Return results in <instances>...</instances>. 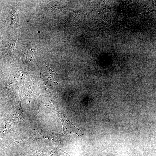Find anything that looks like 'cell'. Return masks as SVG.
I'll use <instances>...</instances> for the list:
<instances>
[{
	"label": "cell",
	"mask_w": 156,
	"mask_h": 156,
	"mask_svg": "<svg viewBox=\"0 0 156 156\" xmlns=\"http://www.w3.org/2000/svg\"><path fill=\"white\" fill-rule=\"evenodd\" d=\"M42 73L43 78L47 86L49 87V88L58 83L55 81L54 78V75H58V73L52 70L49 65Z\"/></svg>",
	"instance_id": "6da1fadb"
},
{
	"label": "cell",
	"mask_w": 156,
	"mask_h": 156,
	"mask_svg": "<svg viewBox=\"0 0 156 156\" xmlns=\"http://www.w3.org/2000/svg\"><path fill=\"white\" fill-rule=\"evenodd\" d=\"M108 12H106L105 10H103L100 14L101 17L103 19L107 26L111 25L110 19L109 17V14Z\"/></svg>",
	"instance_id": "7a4b0ae2"
}]
</instances>
